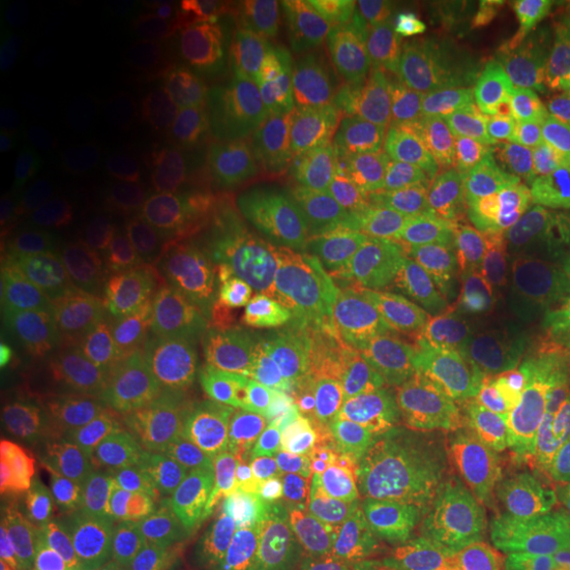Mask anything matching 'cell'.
Segmentation results:
<instances>
[{"label":"cell","mask_w":570,"mask_h":570,"mask_svg":"<svg viewBox=\"0 0 570 570\" xmlns=\"http://www.w3.org/2000/svg\"><path fill=\"white\" fill-rule=\"evenodd\" d=\"M544 515V497L504 475L386 483L370 491L352 541L383 570H510Z\"/></svg>","instance_id":"1"},{"label":"cell","mask_w":570,"mask_h":570,"mask_svg":"<svg viewBox=\"0 0 570 570\" xmlns=\"http://www.w3.org/2000/svg\"><path fill=\"white\" fill-rule=\"evenodd\" d=\"M446 127L458 151L494 183L531 188L566 159V92L544 56H502L454 71Z\"/></svg>","instance_id":"2"},{"label":"cell","mask_w":570,"mask_h":570,"mask_svg":"<svg viewBox=\"0 0 570 570\" xmlns=\"http://www.w3.org/2000/svg\"><path fill=\"white\" fill-rule=\"evenodd\" d=\"M473 410L454 370L436 362L389 373L373 391L377 460L391 483H439L465 458Z\"/></svg>","instance_id":"3"},{"label":"cell","mask_w":570,"mask_h":570,"mask_svg":"<svg viewBox=\"0 0 570 570\" xmlns=\"http://www.w3.org/2000/svg\"><path fill=\"white\" fill-rule=\"evenodd\" d=\"M315 151L331 180L365 198L410 194L436 167L415 106L341 101L320 119Z\"/></svg>","instance_id":"4"},{"label":"cell","mask_w":570,"mask_h":570,"mask_svg":"<svg viewBox=\"0 0 570 570\" xmlns=\"http://www.w3.org/2000/svg\"><path fill=\"white\" fill-rule=\"evenodd\" d=\"M407 217L449 273L512 267L520 230L494 185L462 164H436L412 185Z\"/></svg>","instance_id":"5"},{"label":"cell","mask_w":570,"mask_h":570,"mask_svg":"<svg viewBox=\"0 0 570 570\" xmlns=\"http://www.w3.org/2000/svg\"><path fill=\"white\" fill-rule=\"evenodd\" d=\"M525 325L523 291L512 267L449 273L436 306L420 327L433 362L454 373L487 367Z\"/></svg>","instance_id":"6"},{"label":"cell","mask_w":570,"mask_h":570,"mask_svg":"<svg viewBox=\"0 0 570 570\" xmlns=\"http://www.w3.org/2000/svg\"><path fill=\"white\" fill-rule=\"evenodd\" d=\"M449 269L410 217L377 223L352 256V294L391 331H417L436 306Z\"/></svg>","instance_id":"7"},{"label":"cell","mask_w":570,"mask_h":570,"mask_svg":"<svg viewBox=\"0 0 570 570\" xmlns=\"http://www.w3.org/2000/svg\"><path fill=\"white\" fill-rule=\"evenodd\" d=\"M367 497L365 473L354 460L294 454L269 470L265 515L277 529L331 537L354 525Z\"/></svg>","instance_id":"8"},{"label":"cell","mask_w":570,"mask_h":570,"mask_svg":"<svg viewBox=\"0 0 570 570\" xmlns=\"http://www.w3.org/2000/svg\"><path fill=\"white\" fill-rule=\"evenodd\" d=\"M570 32V6L541 0H454L446 11L444 53L454 71L502 56H544Z\"/></svg>","instance_id":"9"},{"label":"cell","mask_w":570,"mask_h":570,"mask_svg":"<svg viewBox=\"0 0 570 570\" xmlns=\"http://www.w3.org/2000/svg\"><path fill=\"white\" fill-rule=\"evenodd\" d=\"M454 75L444 46L412 51L381 32L346 38L327 59L331 85L346 104L412 106Z\"/></svg>","instance_id":"10"},{"label":"cell","mask_w":570,"mask_h":570,"mask_svg":"<svg viewBox=\"0 0 570 570\" xmlns=\"http://www.w3.org/2000/svg\"><path fill=\"white\" fill-rule=\"evenodd\" d=\"M185 523L159 491H135L71 539V554L96 570H156L180 558Z\"/></svg>","instance_id":"11"},{"label":"cell","mask_w":570,"mask_h":570,"mask_svg":"<svg viewBox=\"0 0 570 570\" xmlns=\"http://www.w3.org/2000/svg\"><path fill=\"white\" fill-rule=\"evenodd\" d=\"M252 402V370L240 356H194L169 365L151 386V407L161 428L202 439L244 415Z\"/></svg>","instance_id":"12"},{"label":"cell","mask_w":570,"mask_h":570,"mask_svg":"<svg viewBox=\"0 0 570 570\" xmlns=\"http://www.w3.org/2000/svg\"><path fill=\"white\" fill-rule=\"evenodd\" d=\"M346 267L336 244L320 230L277 238L262 259V294L277 317L315 327L333 317L346 294Z\"/></svg>","instance_id":"13"},{"label":"cell","mask_w":570,"mask_h":570,"mask_svg":"<svg viewBox=\"0 0 570 570\" xmlns=\"http://www.w3.org/2000/svg\"><path fill=\"white\" fill-rule=\"evenodd\" d=\"M515 273L525 327L550 352H570V206L523 225Z\"/></svg>","instance_id":"14"},{"label":"cell","mask_w":570,"mask_h":570,"mask_svg":"<svg viewBox=\"0 0 570 570\" xmlns=\"http://www.w3.org/2000/svg\"><path fill=\"white\" fill-rule=\"evenodd\" d=\"M244 291V259L225 238H196L177 248L167 275V309L190 333L230 323Z\"/></svg>","instance_id":"15"},{"label":"cell","mask_w":570,"mask_h":570,"mask_svg":"<svg viewBox=\"0 0 570 570\" xmlns=\"http://www.w3.org/2000/svg\"><path fill=\"white\" fill-rule=\"evenodd\" d=\"M106 417V396L96 377L77 362L61 360L46 377L35 417V452L30 479L53 487L63 460L85 444Z\"/></svg>","instance_id":"16"},{"label":"cell","mask_w":570,"mask_h":570,"mask_svg":"<svg viewBox=\"0 0 570 570\" xmlns=\"http://www.w3.org/2000/svg\"><path fill=\"white\" fill-rule=\"evenodd\" d=\"M138 481V468L117 446H98L85 452L53 483L46 508V541L75 539L77 533L117 508Z\"/></svg>","instance_id":"17"},{"label":"cell","mask_w":570,"mask_h":570,"mask_svg":"<svg viewBox=\"0 0 570 570\" xmlns=\"http://www.w3.org/2000/svg\"><path fill=\"white\" fill-rule=\"evenodd\" d=\"M520 423L547 465L570 470V352L531 356L518 381Z\"/></svg>","instance_id":"18"},{"label":"cell","mask_w":570,"mask_h":570,"mask_svg":"<svg viewBox=\"0 0 570 570\" xmlns=\"http://www.w3.org/2000/svg\"><path fill=\"white\" fill-rule=\"evenodd\" d=\"M265 423L281 444L298 454L346 458L354 444L348 407L333 391L283 386L265 404Z\"/></svg>","instance_id":"19"},{"label":"cell","mask_w":570,"mask_h":570,"mask_svg":"<svg viewBox=\"0 0 570 570\" xmlns=\"http://www.w3.org/2000/svg\"><path fill=\"white\" fill-rule=\"evenodd\" d=\"M59 109V96L46 82L3 71L0 101V175L17 183L38 167Z\"/></svg>","instance_id":"20"},{"label":"cell","mask_w":570,"mask_h":570,"mask_svg":"<svg viewBox=\"0 0 570 570\" xmlns=\"http://www.w3.org/2000/svg\"><path fill=\"white\" fill-rule=\"evenodd\" d=\"M77 38L75 11L61 0H38L11 13L3 35V71L9 75H53L71 56Z\"/></svg>","instance_id":"21"},{"label":"cell","mask_w":570,"mask_h":570,"mask_svg":"<svg viewBox=\"0 0 570 570\" xmlns=\"http://www.w3.org/2000/svg\"><path fill=\"white\" fill-rule=\"evenodd\" d=\"M56 267L90 294L125 298L142 288V269L125 252L80 233H59L51 244Z\"/></svg>","instance_id":"22"},{"label":"cell","mask_w":570,"mask_h":570,"mask_svg":"<svg viewBox=\"0 0 570 570\" xmlns=\"http://www.w3.org/2000/svg\"><path fill=\"white\" fill-rule=\"evenodd\" d=\"M69 348L77 365H82L90 375L101 377H130L142 365V348L138 338L119 325L117 320L101 312H77L67 327Z\"/></svg>","instance_id":"23"},{"label":"cell","mask_w":570,"mask_h":570,"mask_svg":"<svg viewBox=\"0 0 570 570\" xmlns=\"http://www.w3.org/2000/svg\"><path fill=\"white\" fill-rule=\"evenodd\" d=\"M53 487H38L30 479L3 491L0 502V566L3 570H32L48 544L46 508Z\"/></svg>","instance_id":"24"},{"label":"cell","mask_w":570,"mask_h":570,"mask_svg":"<svg viewBox=\"0 0 570 570\" xmlns=\"http://www.w3.org/2000/svg\"><path fill=\"white\" fill-rule=\"evenodd\" d=\"M0 323L6 331L51 338L59 325L51 285L24 265H6L0 273Z\"/></svg>","instance_id":"25"},{"label":"cell","mask_w":570,"mask_h":570,"mask_svg":"<svg viewBox=\"0 0 570 570\" xmlns=\"http://www.w3.org/2000/svg\"><path fill=\"white\" fill-rule=\"evenodd\" d=\"M360 9L381 27V35L412 51H433L444 40L446 17H441L439 6L433 3L383 0V3H362Z\"/></svg>","instance_id":"26"},{"label":"cell","mask_w":570,"mask_h":570,"mask_svg":"<svg viewBox=\"0 0 570 570\" xmlns=\"http://www.w3.org/2000/svg\"><path fill=\"white\" fill-rule=\"evenodd\" d=\"M269 32L283 40H315L331 32L344 19V6L315 0V3H273L265 11Z\"/></svg>","instance_id":"27"},{"label":"cell","mask_w":570,"mask_h":570,"mask_svg":"<svg viewBox=\"0 0 570 570\" xmlns=\"http://www.w3.org/2000/svg\"><path fill=\"white\" fill-rule=\"evenodd\" d=\"M523 560L525 570H570V512L547 510Z\"/></svg>","instance_id":"28"},{"label":"cell","mask_w":570,"mask_h":570,"mask_svg":"<svg viewBox=\"0 0 570 570\" xmlns=\"http://www.w3.org/2000/svg\"><path fill=\"white\" fill-rule=\"evenodd\" d=\"M53 341L19 331H0V381L19 383L42 367Z\"/></svg>","instance_id":"29"},{"label":"cell","mask_w":570,"mask_h":570,"mask_svg":"<svg viewBox=\"0 0 570 570\" xmlns=\"http://www.w3.org/2000/svg\"><path fill=\"white\" fill-rule=\"evenodd\" d=\"M135 138H138V125L130 119H114L98 135H92L85 159L96 169H117L132 154Z\"/></svg>","instance_id":"30"},{"label":"cell","mask_w":570,"mask_h":570,"mask_svg":"<svg viewBox=\"0 0 570 570\" xmlns=\"http://www.w3.org/2000/svg\"><path fill=\"white\" fill-rule=\"evenodd\" d=\"M212 570H288V566L269 541L246 537L233 541Z\"/></svg>","instance_id":"31"},{"label":"cell","mask_w":570,"mask_h":570,"mask_svg":"<svg viewBox=\"0 0 570 570\" xmlns=\"http://www.w3.org/2000/svg\"><path fill=\"white\" fill-rule=\"evenodd\" d=\"M312 570H383L375 560H370L360 547L348 541H333L317 552Z\"/></svg>","instance_id":"32"}]
</instances>
